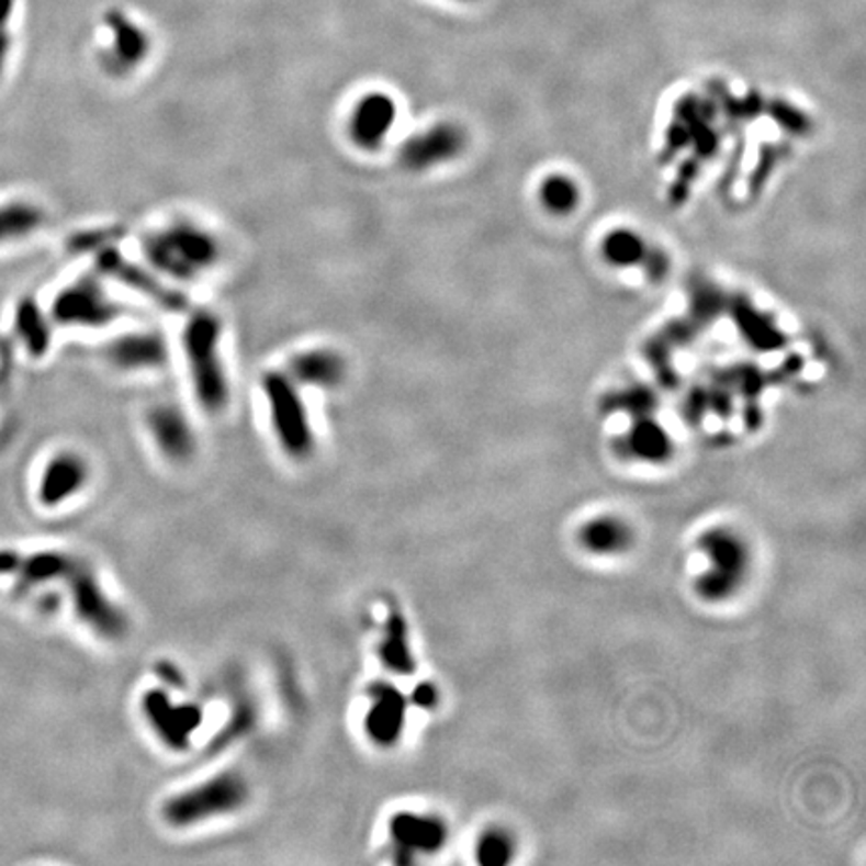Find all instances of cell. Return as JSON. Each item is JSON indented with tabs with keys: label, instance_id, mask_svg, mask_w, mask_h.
I'll return each mask as SVG.
<instances>
[{
	"label": "cell",
	"instance_id": "12",
	"mask_svg": "<svg viewBox=\"0 0 866 866\" xmlns=\"http://www.w3.org/2000/svg\"><path fill=\"white\" fill-rule=\"evenodd\" d=\"M463 149V133L451 123H436L426 131L414 133L397 153V161L405 171L421 173L451 161Z\"/></svg>",
	"mask_w": 866,
	"mask_h": 866
},
{
	"label": "cell",
	"instance_id": "2",
	"mask_svg": "<svg viewBox=\"0 0 866 866\" xmlns=\"http://www.w3.org/2000/svg\"><path fill=\"white\" fill-rule=\"evenodd\" d=\"M181 351L195 404L211 416L227 412L233 385L225 358V322L211 310H195L181 331Z\"/></svg>",
	"mask_w": 866,
	"mask_h": 866
},
{
	"label": "cell",
	"instance_id": "14",
	"mask_svg": "<svg viewBox=\"0 0 866 866\" xmlns=\"http://www.w3.org/2000/svg\"><path fill=\"white\" fill-rule=\"evenodd\" d=\"M407 698L392 684L373 686L363 715V732L380 749H392L404 736Z\"/></svg>",
	"mask_w": 866,
	"mask_h": 866
},
{
	"label": "cell",
	"instance_id": "9",
	"mask_svg": "<svg viewBox=\"0 0 866 866\" xmlns=\"http://www.w3.org/2000/svg\"><path fill=\"white\" fill-rule=\"evenodd\" d=\"M104 359L113 370L125 375L159 373L171 359V347L157 329H131L116 334L106 344Z\"/></svg>",
	"mask_w": 866,
	"mask_h": 866
},
{
	"label": "cell",
	"instance_id": "25",
	"mask_svg": "<svg viewBox=\"0 0 866 866\" xmlns=\"http://www.w3.org/2000/svg\"><path fill=\"white\" fill-rule=\"evenodd\" d=\"M542 199L552 211H570L576 203V189L567 179H550L543 183Z\"/></svg>",
	"mask_w": 866,
	"mask_h": 866
},
{
	"label": "cell",
	"instance_id": "1",
	"mask_svg": "<svg viewBox=\"0 0 866 866\" xmlns=\"http://www.w3.org/2000/svg\"><path fill=\"white\" fill-rule=\"evenodd\" d=\"M143 263L165 283L191 285L207 279L225 259V243L207 223L175 215L140 235Z\"/></svg>",
	"mask_w": 866,
	"mask_h": 866
},
{
	"label": "cell",
	"instance_id": "5",
	"mask_svg": "<svg viewBox=\"0 0 866 866\" xmlns=\"http://www.w3.org/2000/svg\"><path fill=\"white\" fill-rule=\"evenodd\" d=\"M123 303L106 288L103 275L85 273L58 291L48 310L53 324L70 329H104L123 317Z\"/></svg>",
	"mask_w": 866,
	"mask_h": 866
},
{
	"label": "cell",
	"instance_id": "20",
	"mask_svg": "<svg viewBox=\"0 0 866 866\" xmlns=\"http://www.w3.org/2000/svg\"><path fill=\"white\" fill-rule=\"evenodd\" d=\"M382 662L392 672L409 676L416 671V662L412 656L409 648V636H407V625L404 616H392L385 626V634L382 640Z\"/></svg>",
	"mask_w": 866,
	"mask_h": 866
},
{
	"label": "cell",
	"instance_id": "26",
	"mask_svg": "<svg viewBox=\"0 0 866 866\" xmlns=\"http://www.w3.org/2000/svg\"><path fill=\"white\" fill-rule=\"evenodd\" d=\"M12 9H14V0H0V79L2 72L7 67V58L11 53V33H9V23H11Z\"/></svg>",
	"mask_w": 866,
	"mask_h": 866
},
{
	"label": "cell",
	"instance_id": "6",
	"mask_svg": "<svg viewBox=\"0 0 866 866\" xmlns=\"http://www.w3.org/2000/svg\"><path fill=\"white\" fill-rule=\"evenodd\" d=\"M700 550L708 567L696 580L698 596L706 601H724L739 592L746 580L751 554L736 531L712 528L700 538Z\"/></svg>",
	"mask_w": 866,
	"mask_h": 866
},
{
	"label": "cell",
	"instance_id": "23",
	"mask_svg": "<svg viewBox=\"0 0 866 866\" xmlns=\"http://www.w3.org/2000/svg\"><path fill=\"white\" fill-rule=\"evenodd\" d=\"M21 319L24 322L23 339L29 351H33L36 356L47 351L50 344V324H53L50 317L48 315L45 317L33 301V303H24L21 307Z\"/></svg>",
	"mask_w": 866,
	"mask_h": 866
},
{
	"label": "cell",
	"instance_id": "22",
	"mask_svg": "<svg viewBox=\"0 0 866 866\" xmlns=\"http://www.w3.org/2000/svg\"><path fill=\"white\" fill-rule=\"evenodd\" d=\"M514 839L502 829H487L475 843V858L484 866H504L514 858Z\"/></svg>",
	"mask_w": 866,
	"mask_h": 866
},
{
	"label": "cell",
	"instance_id": "4",
	"mask_svg": "<svg viewBox=\"0 0 866 866\" xmlns=\"http://www.w3.org/2000/svg\"><path fill=\"white\" fill-rule=\"evenodd\" d=\"M267 421L279 450L293 462L310 460L317 448V434L303 387L283 368L269 370L261 378Z\"/></svg>",
	"mask_w": 866,
	"mask_h": 866
},
{
	"label": "cell",
	"instance_id": "11",
	"mask_svg": "<svg viewBox=\"0 0 866 866\" xmlns=\"http://www.w3.org/2000/svg\"><path fill=\"white\" fill-rule=\"evenodd\" d=\"M387 834L400 856L414 861L417 856H429L439 853L448 843V824L439 817L402 810L393 814L387 824Z\"/></svg>",
	"mask_w": 866,
	"mask_h": 866
},
{
	"label": "cell",
	"instance_id": "15",
	"mask_svg": "<svg viewBox=\"0 0 866 866\" xmlns=\"http://www.w3.org/2000/svg\"><path fill=\"white\" fill-rule=\"evenodd\" d=\"M104 24L111 31V45L103 55L104 67L116 77L139 69L150 53L147 31L116 9L104 14Z\"/></svg>",
	"mask_w": 866,
	"mask_h": 866
},
{
	"label": "cell",
	"instance_id": "10",
	"mask_svg": "<svg viewBox=\"0 0 866 866\" xmlns=\"http://www.w3.org/2000/svg\"><path fill=\"white\" fill-rule=\"evenodd\" d=\"M283 370L303 392H337L349 378V359L331 346H307L289 356Z\"/></svg>",
	"mask_w": 866,
	"mask_h": 866
},
{
	"label": "cell",
	"instance_id": "18",
	"mask_svg": "<svg viewBox=\"0 0 866 866\" xmlns=\"http://www.w3.org/2000/svg\"><path fill=\"white\" fill-rule=\"evenodd\" d=\"M47 223V213L41 205L26 199H12L0 203V247L14 245L33 237Z\"/></svg>",
	"mask_w": 866,
	"mask_h": 866
},
{
	"label": "cell",
	"instance_id": "17",
	"mask_svg": "<svg viewBox=\"0 0 866 866\" xmlns=\"http://www.w3.org/2000/svg\"><path fill=\"white\" fill-rule=\"evenodd\" d=\"M89 474H91L89 463L81 453L60 451L48 460L41 475V485H38L41 502L45 506L55 508L70 497L81 494L85 485L89 484Z\"/></svg>",
	"mask_w": 866,
	"mask_h": 866
},
{
	"label": "cell",
	"instance_id": "24",
	"mask_svg": "<svg viewBox=\"0 0 866 866\" xmlns=\"http://www.w3.org/2000/svg\"><path fill=\"white\" fill-rule=\"evenodd\" d=\"M640 254H642V245L638 241V237L630 233H616L606 241V257L618 266H632L640 259Z\"/></svg>",
	"mask_w": 866,
	"mask_h": 866
},
{
	"label": "cell",
	"instance_id": "7",
	"mask_svg": "<svg viewBox=\"0 0 866 866\" xmlns=\"http://www.w3.org/2000/svg\"><path fill=\"white\" fill-rule=\"evenodd\" d=\"M400 121V106L385 91H365L349 104L344 116L347 145L361 155L383 150Z\"/></svg>",
	"mask_w": 866,
	"mask_h": 866
},
{
	"label": "cell",
	"instance_id": "13",
	"mask_svg": "<svg viewBox=\"0 0 866 866\" xmlns=\"http://www.w3.org/2000/svg\"><path fill=\"white\" fill-rule=\"evenodd\" d=\"M72 592L75 610L93 632L109 640H116L127 632L125 614L116 606L115 600L109 598V594L91 572H81L75 577Z\"/></svg>",
	"mask_w": 866,
	"mask_h": 866
},
{
	"label": "cell",
	"instance_id": "16",
	"mask_svg": "<svg viewBox=\"0 0 866 866\" xmlns=\"http://www.w3.org/2000/svg\"><path fill=\"white\" fill-rule=\"evenodd\" d=\"M143 710L150 728L173 749H183L201 722L195 705H175L162 688L143 698Z\"/></svg>",
	"mask_w": 866,
	"mask_h": 866
},
{
	"label": "cell",
	"instance_id": "3",
	"mask_svg": "<svg viewBox=\"0 0 866 866\" xmlns=\"http://www.w3.org/2000/svg\"><path fill=\"white\" fill-rule=\"evenodd\" d=\"M249 797L251 790L245 776L237 771H223L165 798L162 822L179 831L196 829L237 814L249 802Z\"/></svg>",
	"mask_w": 866,
	"mask_h": 866
},
{
	"label": "cell",
	"instance_id": "21",
	"mask_svg": "<svg viewBox=\"0 0 866 866\" xmlns=\"http://www.w3.org/2000/svg\"><path fill=\"white\" fill-rule=\"evenodd\" d=\"M628 448L634 453L636 458L644 462H664L671 458L672 443L666 431L660 428L659 424L642 419L628 438Z\"/></svg>",
	"mask_w": 866,
	"mask_h": 866
},
{
	"label": "cell",
	"instance_id": "19",
	"mask_svg": "<svg viewBox=\"0 0 866 866\" xmlns=\"http://www.w3.org/2000/svg\"><path fill=\"white\" fill-rule=\"evenodd\" d=\"M580 543L589 554H625L632 546V530L620 518L600 516V518H592L582 526Z\"/></svg>",
	"mask_w": 866,
	"mask_h": 866
},
{
	"label": "cell",
	"instance_id": "8",
	"mask_svg": "<svg viewBox=\"0 0 866 866\" xmlns=\"http://www.w3.org/2000/svg\"><path fill=\"white\" fill-rule=\"evenodd\" d=\"M145 429L155 451L165 462L185 465L199 451V438L191 417L173 402H161L147 409Z\"/></svg>",
	"mask_w": 866,
	"mask_h": 866
},
{
	"label": "cell",
	"instance_id": "27",
	"mask_svg": "<svg viewBox=\"0 0 866 866\" xmlns=\"http://www.w3.org/2000/svg\"><path fill=\"white\" fill-rule=\"evenodd\" d=\"M436 698H438V693H436L434 686H421L416 693V702L421 706V708H431V706H436Z\"/></svg>",
	"mask_w": 866,
	"mask_h": 866
}]
</instances>
